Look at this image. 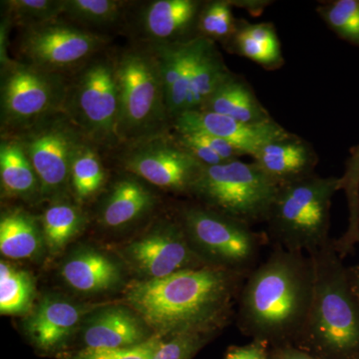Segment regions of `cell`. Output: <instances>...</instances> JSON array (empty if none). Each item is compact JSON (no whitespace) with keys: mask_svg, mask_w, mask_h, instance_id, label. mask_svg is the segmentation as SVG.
Segmentation results:
<instances>
[{"mask_svg":"<svg viewBox=\"0 0 359 359\" xmlns=\"http://www.w3.org/2000/svg\"><path fill=\"white\" fill-rule=\"evenodd\" d=\"M81 316V309L69 302L45 299L26 323V330L39 348L51 351L69 337Z\"/></svg>","mask_w":359,"mask_h":359,"instance_id":"obj_20","label":"cell"},{"mask_svg":"<svg viewBox=\"0 0 359 359\" xmlns=\"http://www.w3.org/2000/svg\"><path fill=\"white\" fill-rule=\"evenodd\" d=\"M252 162L282 186L316 174L318 156L309 142L290 132L257 151Z\"/></svg>","mask_w":359,"mask_h":359,"instance_id":"obj_16","label":"cell"},{"mask_svg":"<svg viewBox=\"0 0 359 359\" xmlns=\"http://www.w3.org/2000/svg\"><path fill=\"white\" fill-rule=\"evenodd\" d=\"M180 221L189 244L205 264L209 259L214 268L250 275L266 238L250 224L208 207L185 208Z\"/></svg>","mask_w":359,"mask_h":359,"instance_id":"obj_9","label":"cell"},{"mask_svg":"<svg viewBox=\"0 0 359 359\" xmlns=\"http://www.w3.org/2000/svg\"><path fill=\"white\" fill-rule=\"evenodd\" d=\"M148 339L139 320L120 309H106L97 314L83 334L87 348H121L137 346Z\"/></svg>","mask_w":359,"mask_h":359,"instance_id":"obj_22","label":"cell"},{"mask_svg":"<svg viewBox=\"0 0 359 359\" xmlns=\"http://www.w3.org/2000/svg\"><path fill=\"white\" fill-rule=\"evenodd\" d=\"M109 35L88 32L62 18L21 28L15 40L16 60L39 69L69 75L90 59L108 50Z\"/></svg>","mask_w":359,"mask_h":359,"instance_id":"obj_10","label":"cell"},{"mask_svg":"<svg viewBox=\"0 0 359 359\" xmlns=\"http://www.w3.org/2000/svg\"><path fill=\"white\" fill-rule=\"evenodd\" d=\"M347 278H348L351 292L359 306V264L351 268H347Z\"/></svg>","mask_w":359,"mask_h":359,"instance_id":"obj_41","label":"cell"},{"mask_svg":"<svg viewBox=\"0 0 359 359\" xmlns=\"http://www.w3.org/2000/svg\"><path fill=\"white\" fill-rule=\"evenodd\" d=\"M173 132L176 138L181 143V145L203 166H216V165L223 164V163L226 162L216 152H214L209 146L205 145L199 139L196 138L195 135Z\"/></svg>","mask_w":359,"mask_h":359,"instance_id":"obj_37","label":"cell"},{"mask_svg":"<svg viewBox=\"0 0 359 359\" xmlns=\"http://www.w3.org/2000/svg\"><path fill=\"white\" fill-rule=\"evenodd\" d=\"M25 150L32 162L43 198L58 197L70 187L71 167L84 135L63 112L35 123L11 135ZM88 141V140H87Z\"/></svg>","mask_w":359,"mask_h":359,"instance_id":"obj_11","label":"cell"},{"mask_svg":"<svg viewBox=\"0 0 359 359\" xmlns=\"http://www.w3.org/2000/svg\"><path fill=\"white\" fill-rule=\"evenodd\" d=\"M278 187L254 162L238 159L205 167L192 194L205 207L252 226L266 223Z\"/></svg>","mask_w":359,"mask_h":359,"instance_id":"obj_7","label":"cell"},{"mask_svg":"<svg viewBox=\"0 0 359 359\" xmlns=\"http://www.w3.org/2000/svg\"><path fill=\"white\" fill-rule=\"evenodd\" d=\"M248 276L214 266L183 269L130 283L126 299L157 334L217 330L226 323Z\"/></svg>","mask_w":359,"mask_h":359,"instance_id":"obj_2","label":"cell"},{"mask_svg":"<svg viewBox=\"0 0 359 359\" xmlns=\"http://www.w3.org/2000/svg\"><path fill=\"white\" fill-rule=\"evenodd\" d=\"M32 295L30 276L2 261L0 263V313H23L29 306Z\"/></svg>","mask_w":359,"mask_h":359,"instance_id":"obj_33","label":"cell"},{"mask_svg":"<svg viewBox=\"0 0 359 359\" xmlns=\"http://www.w3.org/2000/svg\"><path fill=\"white\" fill-rule=\"evenodd\" d=\"M135 2L123 0H65L60 18L88 32L109 35L127 29Z\"/></svg>","mask_w":359,"mask_h":359,"instance_id":"obj_23","label":"cell"},{"mask_svg":"<svg viewBox=\"0 0 359 359\" xmlns=\"http://www.w3.org/2000/svg\"><path fill=\"white\" fill-rule=\"evenodd\" d=\"M41 236L36 221L22 210H11L0 221V250L9 259H27L36 254Z\"/></svg>","mask_w":359,"mask_h":359,"instance_id":"obj_27","label":"cell"},{"mask_svg":"<svg viewBox=\"0 0 359 359\" xmlns=\"http://www.w3.org/2000/svg\"><path fill=\"white\" fill-rule=\"evenodd\" d=\"M163 340L162 334H155L146 341L121 348H87L85 347L74 359H152Z\"/></svg>","mask_w":359,"mask_h":359,"instance_id":"obj_36","label":"cell"},{"mask_svg":"<svg viewBox=\"0 0 359 359\" xmlns=\"http://www.w3.org/2000/svg\"><path fill=\"white\" fill-rule=\"evenodd\" d=\"M135 266L150 276L162 278L183 269L207 266L189 244L181 226L172 224L140 240L127 249Z\"/></svg>","mask_w":359,"mask_h":359,"instance_id":"obj_14","label":"cell"},{"mask_svg":"<svg viewBox=\"0 0 359 359\" xmlns=\"http://www.w3.org/2000/svg\"><path fill=\"white\" fill-rule=\"evenodd\" d=\"M337 177L308 178L278 187L266 224L276 247L311 254L330 240V208Z\"/></svg>","mask_w":359,"mask_h":359,"instance_id":"obj_5","label":"cell"},{"mask_svg":"<svg viewBox=\"0 0 359 359\" xmlns=\"http://www.w3.org/2000/svg\"><path fill=\"white\" fill-rule=\"evenodd\" d=\"M0 178L2 191L11 197L41 196L39 176L20 142L13 137L1 136L0 142Z\"/></svg>","mask_w":359,"mask_h":359,"instance_id":"obj_26","label":"cell"},{"mask_svg":"<svg viewBox=\"0 0 359 359\" xmlns=\"http://www.w3.org/2000/svg\"><path fill=\"white\" fill-rule=\"evenodd\" d=\"M68 75L39 69L16 59L1 65V136L18 133L63 112Z\"/></svg>","mask_w":359,"mask_h":359,"instance_id":"obj_8","label":"cell"},{"mask_svg":"<svg viewBox=\"0 0 359 359\" xmlns=\"http://www.w3.org/2000/svg\"><path fill=\"white\" fill-rule=\"evenodd\" d=\"M136 4V2H135ZM204 1L153 0L134 4L126 30L133 32L137 43H179L198 37L197 23Z\"/></svg>","mask_w":359,"mask_h":359,"instance_id":"obj_13","label":"cell"},{"mask_svg":"<svg viewBox=\"0 0 359 359\" xmlns=\"http://www.w3.org/2000/svg\"><path fill=\"white\" fill-rule=\"evenodd\" d=\"M175 132H202L219 137L237 148L243 156L254 157L269 142L290 133L273 121L266 124H247L233 118L207 111L183 113L172 123Z\"/></svg>","mask_w":359,"mask_h":359,"instance_id":"obj_15","label":"cell"},{"mask_svg":"<svg viewBox=\"0 0 359 359\" xmlns=\"http://www.w3.org/2000/svg\"><path fill=\"white\" fill-rule=\"evenodd\" d=\"M61 275L68 285L82 292H102L120 280L117 264L95 250H83L70 257Z\"/></svg>","mask_w":359,"mask_h":359,"instance_id":"obj_25","label":"cell"},{"mask_svg":"<svg viewBox=\"0 0 359 359\" xmlns=\"http://www.w3.org/2000/svg\"><path fill=\"white\" fill-rule=\"evenodd\" d=\"M63 113L97 147H120L114 52L104 51L68 75Z\"/></svg>","mask_w":359,"mask_h":359,"instance_id":"obj_6","label":"cell"},{"mask_svg":"<svg viewBox=\"0 0 359 359\" xmlns=\"http://www.w3.org/2000/svg\"><path fill=\"white\" fill-rule=\"evenodd\" d=\"M198 41L199 36L179 43L149 45L154 51L159 65L172 123L185 112L191 69Z\"/></svg>","mask_w":359,"mask_h":359,"instance_id":"obj_17","label":"cell"},{"mask_svg":"<svg viewBox=\"0 0 359 359\" xmlns=\"http://www.w3.org/2000/svg\"><path fill=\"white\" fill-rule=\"evenodd\" d=\"M334 241L309 254L314 271L313 301L294 346L318 359H359V306Z\"/></svg>","mask_w":359,"mask_h":359,"instance_id":"obj_3","label":"cell"},{"mask_svg":"<svg viewBox=\"0 0 359 359\" xmlns=\"http://www.w3.org/2000/svg\"><path fill=\"white\" fill-rule=\"evenodd\" d=\"M233 6L228 0L204 1L198 18V36L228 45L238 25V20L233 18Z\"/></svg>","mask_w":359,"mask_h":359,"instance_id":"obj_32","label":"cell"},{"mask_svg":"<svg viewBox=\"0 0 359 359\" xmlns=\"http://www.w3.org/2000/svg\"><path fill=\"white\" fill-rule=\"evenodd\" d=\"M269 359H318L294 346L273 347L269 353Z\"/></svg>","mask_w":359,"mask_h":359,"instance_id":"obj_40","label":"cell"},{"mask_svg":"<svg viewBox=\"0 0 359 359\" xmlns=\"http://www.w3.org/2000/svg\"><path fill=\"white\" fill-rule=\"evenodd\" d=\"M216 42L199 36L189 82L185 112L199 111L212 94L230 76L231 71L224 63Z\"/></svg>","mask_w":359,"mask_h":359,"instance_id":"obj_21","label":"cell"},{"mask_svg":"<svg viewBox=\"0 0 359 359\" xmlns=\"http://www.w3.org/2000/svg\"><path fill=\"white\" fill-rule=\"evenodd\" d=\"M4 20L18 29L61 18L65 0H6L1 1Z\"/></svg>","mask_w":359,"mask_h":359,"instance_id":"obj_31","label":"cell"},{"mask_svg":"<svg viewBox=\"0 0 359 359\" xmlns=\"http://www.w3.org/2000/svg\"><path fill=\"white\" fill-rule=\"evenodd\" d=\"M339 181L340 190L346 194L348 226L344 235L334 243L337 254L344 257L359 244V144L351 149L346 170Z\"/></svg>","mask_w":359,"mask_h":359,"instance_id":"obj_30","label":"cell"},{"mask_svg":"<svg viewBox=\"0 0 359 359\" xmlns=\"http://www.w3.org/2000/svg\"><path fill=\"white\" fill-rule=\"evenodd\" d=\"M181 133H192L195 135L196 138L199 139L205 145L209 146L214 152L222 158V159L228 162V161L238 160L242 157L243 154L233 147L229 142L214 136V135L202 133V132H181Z\"/></svg>","mask_w":359,"mask_h":359,"instance_id":"obj_38","label":"cell"},{"mask_svg":"<svg viewBox=\"0 0 359 359\" xmlns=\"http://www.w3.org/2000/svg\"><path fill=\"white\" fill-rule=\"evenodd\" d=\"M215 330H188L163 341L152 359H191Z\"/></svg>","mask_w":359,"mask_h":359,"instance_id":"obj_35","label":"cell"},{"mask_svg":"<svg viewBox=\"0 0 359 359\" xmlns=\"http://www.w3.org/2000/svg\"><path fill=\"white\" fill-rule=\"evenodd\" d=\"M318 13L339 39L359 47V0L323 2Z\"/></svg>","mask_w":359,"mask_h":359,"instance_id":"obj_34","label":"cell"},{"mask_svg":"<svg viewBox=\"0 0 359 359\" xmlns=\"http://www.w3.org/2000/svg\"><path fill=\"white\" fill-rule=\"evenodd\" d=\"M105 182L100 148L86 140L78 149L71 167L70 188L75 199L79 203L91 199L100 192Z\"/></svg>","mask_w":359,"mask_h":359,"instance_id":"obj_28","label":"cell"},{"mask_svg":"<svg viewBox=\"0 0 359 359\" xmlns=\"http://www.w3.org/2000/svg\"><path fill=\"white\" fill-rule=\"evenodd\" d=\"M199 111L228 116L247 124L275 121L245 78L233 72Z\"/></svg>","mask_w":359,"mask_h":359,"instance_id":"obj_19","label":"cell"},{"mask_svg":"<svg viewBox=\"0 0 359 359\" xmlns=\"http://www.w3.org/2000/svg\"><path fill=\"white\" fill-rule=\"evenodd\" d=\"M228 46L231 51L254 61L266 69L283 65L280 42L273 23H249L238 20L237 30Z\"/></svg>","mask_w":359,"mask_h":359,"instance_id":"obj_24","label":"cell"},{"mask_svg":"<svg viewBox=\"0 0 359 359\" xmlns=\"http://www.w3.org/2000/svg\"><path fill=\"white\" fill-rule=\"evenodd\" d=\"M314 271L308 254L276 247L250 271L240 292L238 327L252 341L295 346L313 301Z\"/></svg>","mask_w":359,"mask_h":359,"instance_id":"obj_1","label":"cell"},{"mask_svg":"<svg viewBox=\"0 0 359 359\" xmlns=\"http://www.w3.org/2000/svg\"><path fill=\"white\" fill-rule=\"evenodd\" d=\"M84 222L83 212L77 205L60 200L52 203L42 216V229L49 250H62L83 229Z\"/></svg>","mask_w":359,"mask_h":359,"instance_id":"obj_29","label":"cell"},{"mask_svg":"<svg viewBox=\"0 0 359 359\" xmlns=\"http://www.w3.org/2000/svg\"><path fill=\"white\" fill-rule=\"evenodd\" d=\"M114 59L120 147L171 131L166 93L151 46L134 42L127 48L115 51Z\"/></svg>","mask_w":359,"mask_h":359,"instance_id":"obj_4","label":"cell"},{"mask_svg":"<svg viewBox=\"0 0 359 359\" xmlns=\"http://www.w3.org/2000/svg\"><path fill=\"white\" fill-rule=\"evenodd\" d=\"M224 359H269L268 346L261 342L252 341L247 346H233Z\"/></svg>","mask_w":359,"mask_h":359,"instance_id":"obj_39","label":"cell"},{"mask_svg":"<svg viewBox=\"0 0 359 359\" xmlns=\"http://www.w3.org/2000/svg\"><path fill=\"white\" fill-rule=\"evenodd\" d=\"M155 205V196L134 175L123 177L112 186L101 208V223L107 228L127 226L142 218Z\"/></svg>","mask_w":359,"mask_h":359,"instance_id":"obj_18","label":"cell"},{"mask_svg":"<svg viewBox=\"0 0 359 359\" xmlns=\"http://www.w3.org/2000/svg\"><path fill=\"white\" fill-rule=\"evenodd\" d=\"M119 148L127 172L165 190L192 194L204 171L205 166L181 145L172 130Z\"/></svg>","mask_w":359,"mask_h":359,"instance_id":"obj_12","label":"cell"}]
</instances>
